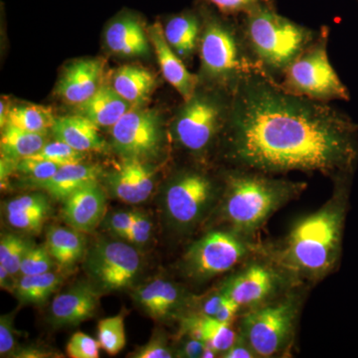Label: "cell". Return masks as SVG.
<instances>
[{
    "label": "cell",
    "mask_w": 358,
    "mask_h": 358,
    "mask_svg": "<svg viewBox=\"0 0 358 358\" xmlns=\"http://www.w3.org/2000/svg\"><path fill=\"white\" fill-rule=\"evenodd\" d=\"M98 341H100L101 348L110 355L121 352L127 343L124 317L119 315L100 320Z\"/></svg>",
    "instance_id": "cell-32"
},
{
    "label": "cell",
    "mask_w": 358,
    "mask_h": 358,
    "mask_svg": "<svg viewBox=\"0 0 358 358\" xmlns=\"http://www.w3.org/2000/svg\"><path fill=\"white\" fill-rule=\"evenodd\" d=\"M105 214L106 194L98 181L79 188L63 200V219L80 232H93Z\"/></svg>",
    "instance_id": "cell-16"
},
{
    "label": "cell",
    "mask_w": 358,
    "mask_h": 358,
    "mask_svg": "<svg viewBox=\"0 0 358 358\" xmlns=\"http://www.w3.org/2000/svg\"><path fill=\"white\" fill-rule=\"evenodd\" d=\"M141 258L131 245L115 240L98 242L86 257V270L99 289L129 288L138 278Z\"/></svg>",
    "instance_id": "cell-12"
},
{
    "label": "cell",
    "mask_w": 358,
    "mask_h": 358,
    "mask_svg": "<svg viewBox=\"0 0 358 358\" xmlns=\"http://www.w3.org/2000/svg\"><path fill=\"white\" fill-rule=\"evenodd\" d=\"M112 145L124 159L152 157L162 145V124L152 110L134 107L110 129Z\"/></svg>",
    "instance_id": "cell-13"
},
{
    "label": "cell",
    "mask_w": 358,
    "mask_h": 358,
    "mask_svg": "<svg viewBox=\"0 0 358 358\" xmlns=\"http://www.w3.org/2000/svg\"><path fill=\"white\" fill-rule=\"evenodd\" d=\"M203 20L193 13L173 16L164 26V36L171 48L183 61H188L199 51Z\"/></svg>",
    "instance_id": "cell-24"
},
{
    "label": "cell",
    "mask_w": 358,
    "mask_h": 358,
    "mask_svg": "<svg viewBox=\"0 0 358 358\" xmlns=\"http://www.w3.org/2000/svg\"><path fill=\"white\" fill-rule=\"evenodd\" d=\"M217 357H219L218 353L216 352L213 348H210V346L206 345L203 353H202L201 358H214Z\"/></svg>",
    "instance_id": "cell-51"
},
{
    "label": "cell",
    "mask_w": 358,
    "mask_h": 358,
    "mask_svg": "<svg viewBox=\"0 0 358 358\" xmlns=\"http://www.w3.org/2000/svg\"><path fill=\"white\" fill-rule=\"evenodd\" d=\"M224 298H225V294H223L220 286L217 289H214L200 298L194 296L190 313L204 315V317H215L222 306Z\"/></svg>",
    "instance_id": "cell-39"
},
{
    "label": "cell",
    "mask_w": 358,
    "mask_h": 358,
    "mask_svg": "<svg viewBox=\"0 0 358 358\" xmlns=\"http://www.w3.org/2000/svg\"><path fill=\"white\" fill-rule=\"evenodd\" d=\"M95 122L81 115L56 117L52 133L56 140L82 152H101L106 147Z\"/></svg>",
    "instance_id": "cell-20"
},
{
    "label": "cell",
    "mask_w": 358,
    "mask_h": 358,
    "mask_svg": "<svg viewBox=\"0 0 358 358\" xmlns=\"http://www.w3.org/2000/svg\"><path fill=\"white\" fill-rule=\"evenodd\" d=\"M46 247L56 265L70 268L76 265L87 252L83 233L74 228L52 226L47 231Z\"/></svg>",
    "instance_id": "cell-25"
},
{
    "label": "cell",
    "mask_w": 358,
    "mask_h": 358,
    "mask_svg": "<svg viewBox=\"0 0 358 358\" xmlns=\"http://www.w3.org/2000/svg\"><path fill=\"white\" fill-rule=\"evenodd\" d=\"M218 192L217 183L204 171H183L169 183L164 193L167 219L176 230L193 229L215 203Z\"/></svg>",
    "instance_id": "cell-11"
},
{
    "label": "cell",
    "mask_w": 358,
    "mask_h": 358,
    "mask_svg": "<svg viewBox=\"0 0 358 358\" xmlns=\"http://www.w3.org/2000/svg\"><path fill=\"white\" fill-rule=\"evenodd\" d=\"M262 247L234 231L212 230L190 245L181 266L193 281L206 282L234 270Z\"/></svg>",
    "instance_id": "cell-10"
},
{
    "label": "cell",
    "mask_w": 358,
    "mask_h": 358,
    "mask_svg": "<svg viewBox=\"0 0 358 358\" xmlns=\"http://www.w3.org/2000/svg\"><path fill=\"white\" fill-rule=\"evenodd\" d=\"M105 62L102 59H81L65 68L56 93L70 105L80 106L88 101L102 85Z\"/></svg>",
    "instance_id": "cell-15"
},
{
    "label": "cell",
    "mask_w": 358,
    "mask_h": 358,
    "mask_svg": "<svg viewBox=\"0 0 358 358\" xmlns=\"http://www.w3.org/2000/svg\"><path fill=\"white\" fill-rule=\"evenodd\" d=\"M307 187L303 181L229 167L221 190L220 211L226 229L254 240L275 212L300 197Z\"/></svg>",
    "instance_id": "cell-3"
},
{
    "label": "cell",
    "mask_w": 358,
    "mask_h": 358,
    "mask_svg": "<svg viewBox=\"0 0 358 358\" xmlns=\"http://www.w3.org/2000/svg\"><path fill=\"white\" fill-rule=\"evenodd\" d=\"M18 355H16L17 357H49V353L45 352H40L39 350H24L22 352H20L17 353Z\"/></svg>",
    "instance_id": "cell-50"
},
{
    "label": "cell",
    "mask_w": 358,
    "mask_h": 358,
    "mask_svg": "<svg viewBox=\"0 0 358 358\" xmlns=\"http://www.w3.org/2000/svg\"><path fill=\"white\" fill-rule=\"evenodd\" d=\"M180 333L183 336L204 341L220 357L233 345L238 336L231 324H223L215 317H204L193 313H186L181 317Z\"/></svg>",
    "instance_id": "cell-21"
},
{
    "label": "cell",
    "mask_w": 358,
    "mask_h": 358,
    "mask_svg": "<svg viewBox=\"0 0 358 358\" xmlns=\"http://www.w3.org/2000/svg\"><path fill=\"white\" fill-rule=\"evenodd\" d=\"M46 143V134L31 133L8 124L1 129V157L13 162L33 157Z\"/></svg>",
    "instance_id": "cell-28"
},
{
    "label": "cell",
    "mask_w": 358,
    "mask_h": 358,
    "mask_svg": "<svg viewBox=\"0 0 358 358\" xmlns=\"http://www.w3.org/2000/svg\"><path fill=\"white\" fill-rule=\"evenodd\" d=\"M148 37L154 46L164 79L178 91L183 101L188 100L199 87V75L190 73L186 68L185 61L171 48L164 36V27L159 22L150 26Z\"/></svg>",
    "instance_id": "cell-17"
},
{
    "label": "cell",
    "mask_w": 358,
    "mask_h": 358,
    "mask_svg": "<svg viewBox=\"0 0 358 358\" xmlns=\"http://www.w3.org/2000/svg\"><path fill=\"white\" fill-rule=\"evenodd\" d=\"M62 282V277L56 273L22 275L16 281L14 294L23 303H42L48 300Z\"/></svg>",
    "instance_id": "cell-29"
},
{
    "label": "cell",
    "mask_w": 358,
    "mask_h": 358,
    "mask_svg": "<svg viewBox=\"0 0 358 358\" xmlns=\"http://www.w3.org/2000/svg\"><path fill=\"white\" fill-rule=\"evenodd\" d=\"M33 209H50L47 197L41 193L22 195L10 200L6 205V212L33 210Z\"/></svg>",
    "instance_id": "cell-43"
},
{
    "label": "cell",
    "mask_w": 358,
    "mask_h": 358,
    "mask_svg": "<svg viewBox=\"0 0 358 358\" xmlns=\"http://www.w3.org/2000/svg\"><path fill=\"white\" fill-rule=\"evenodd\" d=\"M13 279L15 278L9 273V271L3 265H0V286H1V289H13V291L16 284V280L14 281Z\"/></svg>",
    "instance_id": "cell-48"
},
{
    "label": "cell",
    "mask_w": 358,
    "mask_h": 358,
    "mask_svg": "<svg viewBox=\"0 0 358 358\" xmlns=\"http://www.w3.org/2000/svg\"><path fill=\"white\" fill-rule=\"evenodd\" d=\"M152 224L150 219L145 214L136 212L133 226L124 240L134 245L145 244L152 236Z\"/></svg>",
    "instance_id": "cell-42"
},
{
    "label": "cell",
    "mask_w": 358,
    "mask_h": 358,
    "mask_svg": "<svg viewBox=\"0 0 358 358\" xmlns=\"http://www.w3.org/2000/svg\"><path fill=\"white\" fill-rule=\"evenodd\" d=\"M108 185L117 199L127 203H141L154 190V173L141 160L124 159V164L110 174Z\"/></svg>",
    "instance_id": "cell-18"
},
{
    "label": "cell",
    "mask_w": 358,
    "mask_h": 358,
    "mask_svg": "<svg viewBox=\"0 0 358 358\" xmlns=\"http://www.w3.org/2000/svg\"><path fill=\"white\" fill-rule=\"evenodd\" d=\"M303 285L259 307L241 313L238 334L257 358L285 357L293 345L305 300Z\"/></svg>",
    "instance_id": "cell-6"
},
{
    "label": "cell",
    "mask_w": 358,
    "mask_h": 358,
    "mask_svg": "<svg viewBox=\"0 0 358 358\" xmlns=\"http://www.w3.org/2000/svg\"><path fill=\"white\" fill-rule=\"evenodd\" d=\"M100 341L88 334L76 333L68 343L67 355L71 358H98L100 357Z\"/></svg>",
    "instance_id": "cell-37"
},
{
    "label": "cell",
    "mask_w": 358,
    "mask_h": 358,
    "mask_svg": "<svg viewBox=\"0 0 358 358\" xmlns=\"http://www.w3.org/2000/svg\"><path fill=\"white\" fill-rule=\"evenodd\" d=\"M13 313L0 317V355H13L16 348V331L14 329Z\"/></svg>",
    "instance_id": "cell-41"
},
{
    "label": "cell",
    "mask_w": 358,
    "mask_h": 358,
    "mask_svg": "<svg viewBox=\"0 0 358 358\" xmlns=\"http://www.w3.org/2000/svg\"><path fill=\"white\" fill-rule=\"evenodd\" d=\"M131 108L112 86L102 85L88 101L78 106V113L96 126L112 128Z\"/></svg>",
    "instance_id": "cell-23"
},
{
    "label": "cell",
    "mask_w": 358,
    "mask_h": 358,
    "mask_svg": "<svg viewBox=\"0 0 358 358\" xmlns=\"http://www.w3.org/2000/svg\"><path fill=\"white\" fill-rule=\"evenodd\" d=\"M240 313H241V310H240V308L238 307L236 303L225 296L222 306H221L217 315H215V319L223 322V324H231L235 317L239 315Z\"/></svg>",
    "instance_id": "cell-47"
},
{
    "label": "cell",
    "mask_w": 358,
    "mask_h": 358,
    "mask_svg": "<svg viewBox=\"0 0 358 358\" xmlns=\"http://www.w3.org/2000/svg\"><path fill=\"white\" fill-rule=\"evenodd\" d=\"M232 92L199 84L183 101L174 119L173 134L179 147L202 157L222 141L232 107Z\"/></svg>",
    "instance_id": "cell-7"
},
{
    "label": "cell",
    "mask_w": 358,
    "mask_h": 358,
    "mask_svg": "<svg viewBox=\"0 0 358 358\" xmlns=\"http://www.w3.org/2000/svg\"><path fill=\"white\" fill-rule=\"evenodd\" d=\"M55 120L49 108L26 103L10 108L7 124L31 133L46 134L53 128Z\"/></svg>",
    "instance_id": "cell-30"
},
{
    "label": "cell",
    "mask_w": 358,
    "mask_h": 358,
    "mask_svg": "<svg viewBox=\"0 0 358 358\" xmlns=\"http://www.w3.org/2000/svg\"><path fill=\"white\" fill-rule=\"evenodd\" d=\"M48 213L49 209H33L6 212V217L8 223L16 229L37 233L41 230Z\"/></svg>",
    "instance_id": "cell-35"
},
{
    "label": "cell",
    "mask_w": 358,
    "mask_h": 358,
    "mask_svg": "<svg viewBox=\"0 0 358 358\" xmlns=\"http://www.w3.org/2000/svg\"><path fill=\"white\" fill-rule=\"evenodd\" d=\"M9 110H10V107H9V103L7 102V99L2 98L1 103H0V126H1V129L6 126Z\"/></svg>",
    "instance_id": "cell-49"
},
{
    "label": "cell",
    "mask_w": 358,
    "mask_h": 358,
    "mask_svg": "<svg viewBox=\"0 0 358 358\" xmlns=\"http://www.w3.org/2000/svg\"><path fill=\"white\" fill-rule=\"evenodd\" d=\"M229 16H203L200 37L199 84L234 92L241 80L257 69L239 21Z\"/></svg>",
    "instance_id": "cell-5"
},
{
    "label": "cell",
    "mask_w": 358,
    "mask_h": 358,
    "mask_svg": "<svg viewBox=\"0 0 358 358\" xmlns=\"http://www.w3.org/2000/svg\"><path fill=\"white\" fill-rule=\"evenodd\" d=\"M193 299L176 282L155 279L134 292V300L154 320L185 315L192 310Z\"/></svg>",
    "instance_id": "cell-14"
},
{
    "label": "cell",
    "mask_w": 358,
    "mask_h": 358,
    "mask_svg": "<svg viewBox=\"0 0 358 358\" xmlns=\"http://www.w3.org/2000/svg\"><path fill=\"white\" fill-rule=\"evenodd\" d=\"M221 145L229 167L273 176L319 173L334 180L355 176L358 124L329 103L289 93L254 70L233 92Z\"/></svg>",
    "instance_id": "cell-1"
},
{
    "label": "cell",
    "mask_w": 358,
    "mask_h": 358,
    "mask_svg": "<svg viewBox=\"0 0 358 358\" xmlns=\"http://www.w3.org/2000/svg\"><path fill=\"white\" fill-rule=\"evenodd\" d=\"M301 285L303 284L266 253L263 246L259 253L245 261L241 268L226 278L220 288L243 313L274 300Z\"/></svg>",
    "instance_id": "cell-9"
},
{
    "label": "cell",
    "mask_w": 358,
    "mask_h": 358,
    "mask_svg": "<svg viewBox=\"0 0 358 358\" xmlns=\"http://www.w3.org/2000/svg\"><path fill=\"white\" fill-rule=\"evenodd\" d=\"M98 305L96 289L90 285H78L65 293L58 294L52 301V324L57 327L76 326L94 317Z\"/></svg>",
    "instance_id": "cell-19"
},
{
    "label": "cell",
    "mask_w": 358,
    "mask_h": 358,
    "mask_svg": "<svg viewBox=\"0 0 358 358\" xmlns=\"http://www.w3.org/2000/svg\"><path fill=\"white\" fill-rule=\"evenodd\" d=\"M136 212H115L108 220V227L117 236L126 239L127 234L136 219Z\"/></svg>",
    "instance_id": "cell-44"
},
{
    "label": "cell",
    "mask_w": 358,
    "mask_h": 358,
    "mask_svg": "<svg viewBox=\"0 0 358 358\" xmlns=\"http://www.w3.org/2000/svg\"><path fill=\"white\" fill-rule=\"evenodd\" d=\"M85 152H79L71 148L63 141H56L48 143L40 150L39 152L33 155L32 159L47 160L58 166L80 164L85 159Z\"/></svg>",
    "instance_id": "cell-33"
},
{
    "label": "cell",
    "mask_w": 358,
    "mask_h": 358,
    "mask_svg": "<svg viewBox=\"0 0 358 358\" xmlns=\"http://www.w3.org/2000/svg\"><path fill=\"white\" fill-rule=\"evenodd\" d=\"M155 85L157 80L152 73L136 66H124L113 75V88L133 107L147 102Z\"/></svg>",
    "instance_id": "cell-27"
},
{
    "label": "cell",
    "mask_w": 358,
    "mask_h": 358,
    "mask_svg": "<svg viewBox=\"0 0 358 358\" xmlns=\"http://www.w3.org/2000/svg\"><path fill=\"white\" fill-rule=\"evenodd\" d=\"M102 169L98 166L80 164H68L61 166L56 173L48 180L40 183L51 197L57 200H64L79 188L98 181Z\"/></svg>",
    "instance_id": "cell-26"
},
{
    "label": "cell",
    "mask_w": 358,
    "mask_h": 358,
    "mask_svg": "<svg viewBox=\"0 0 358 358\" xmlns=\"http://www.w3.org/2000/svg\"><path fill=\"white\" fill-rule=\"evenodd\" d=\"M55 265L46 247L33 246L21 263L20 277L51 272Z\"/></svg>",
    "instance_id": "cell-34"
},
{
    "label": "cell",
    "mask_w": 358,
    "mask_h": 358,
    "mask_svg": "<svg viewBox=\"0 0 358 358\" xmlns=\"http://www.w3.org/2000/svg\"><path fill=\"white\" fill-rule=\"evenodd\" d=\"M60 167L58 164L47 162V160L27 157V159H20L16 164L15 171L24 174L28 178L34 180L37 185H39L40 183L51 178Z\"/></svg>",
    "instance_id": "cell-36"
},
{
    "label": "cell",
    "mask_w": 358,
    "mask_h": 358,
    "mask_svg": "<svg viewBox=\"0 0 358 358\" xmlns=\"http://www.w3.org/2000/svg\"><path fill=\"white\" fill-rule=\"evenodd\" d=\"M222 358H257L255 352L252 350L246 341L238 334L236 341L229 350L221 355Z\"/></svg>",
    "instance_id": "cell-46"
},
{
    "label": "cell",
    "mask_w": 358,
    "mask_h": 358,
    "mask_svg": "<svg viewBox=\"0 0 358 358\" xmlns=\"http://www.w3.org/2000/svg\"><path fill=\"white\" fill-rule=\"evenodd\" d=\"M353 176L334 179L333 194L317 211L296 220L266 253L300 284H315L338 268Z\"/></svg>",
    "instance_id": "cell-2"
},
{
    "label": "cell",
    "mask_w": 358,
    "mask_h": 358,
    "mask_svg": "<svg viewBox=\"0 0 358 358\" xmlns=\"http://www.w3.org/2000/svg\"><path fill=\"white\" fill-rule=\"evenodd\" d=\"M33 246L32 242L17 235H3L0 241V265H3L17 280L21 263Z\"/></svg>",
    "instance_id": "cell-31"
},
{
    "label": "cell",
    "mask_w": 358,
    "mask_h": 358,
    "mask_svg": "<svg viewBox=\"0 0 358 358\" xmlns=\"http://www.w3.org/2000/svg\"><path fill=\"white\" fill-rule=\"evenodd\" d=\"M166 338L162 334H155L148 343L141 346L131 357L134 358H171L176 357Z\"/></svg>",
    "instance_id": "cell-40"
},
{
    "label": "cell",
    "mask_w": 358,
    "mask_h": 358,
    "mask_svg": "<svg viewBox=\"0 0 358 358\" xmlns=\"http://www.w3.org/2000/svg\"><path fill=\"white\" fill-rule=\"evenodd\" d=\"M105 41L113 53L134 57L147 56L150 52L148 39L140 21L124 16L110 23L105 33Z\"/></svg>",
    "instance_id": "cell-22"
},
{
    "label": "cell",
    "mask_w": 358,
    "mask_h": 358,
    "mask_svg": "<svg viewBox=\"0 0 358 358\" xmlns=\"http://www.w3.org/2000/svg\"><path fill=\"white\" fill-rule=\"evenodd\" d=\"M329 28L322 26L317 39L289 66L279 82L285 91L322 103L350 100L348 87L329 61Z\"/></svg>",
    "instance_id": "cell-8"
},
{
    "label": "cell",
    "mask_w": 358,
    "mask_h": 358,
    "mask_svg": "<svg viewBox=\"0 0 358 358\" xmlns=\"http://www.w3.org/2000/svg\"><path fill=\"white\" fill-rule=\"evenodd\" d=\"M182 345L179 348V350L176 352V357L182 358H201L206 343L200 339L190 338L186 336Z\"/></svg>",
    "instance_id": "cell-45"
},
{
    "label": "cell",
    "mask_w": 358,
    "mask_h": 358,
    "mask_svg": "<svg viewBox=\"0 0 358 358\" xmlns=\"http://www.w3.org/2000/svg\"><path fill=\"white\" fill-rule=\"evenodd\" d=\"M226 16H241L261 4H275L274 0H205Z\"/></svg>",
    "instance_id": "cell-38"
},
{
    "label": "cell",
    "mask_w": 358,
    "mask_h": 358,
    "mask_svg": "<svg viewBox=\"0 0 358 358\" xmlns=\"http://www.w3.org/2000/svg\"><path fill=\"white\" fill-rule=\"evenodd\" d=\"M239 22L257 69L278 83L320 33L278 13L275 4L255 7L240 16Z\"/></svg>",
    "instance_id": "cell-4"
}]
</instances>
